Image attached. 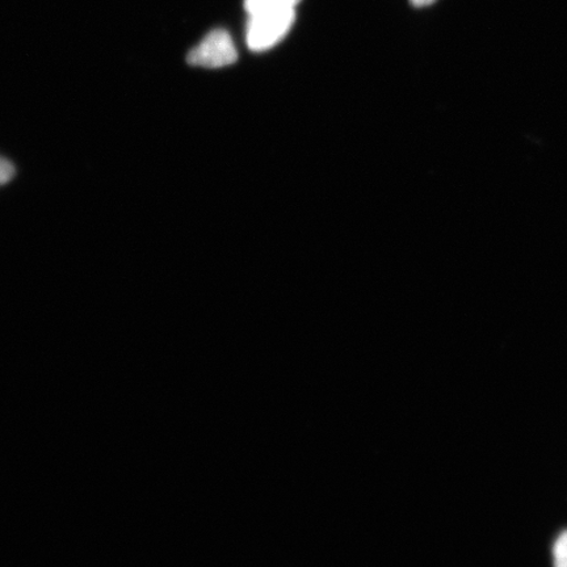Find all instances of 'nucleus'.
I'll return each instance as SVG.
<instances>
[{
    "label": "nucleus",
    "instance_id": "423d86ee",
    "mask_svg": "<svg viewBox=\"0 0 567 567\" xmlns=\"http://www.w3.org/2000/svg\"><path fill=\"white\" fill-rule=\"evenodd\" d=\"M436 0H411V4L414 7H427L434 4Z\"/></svg>",
    "mask_w": 567,
    "mask_h": 567
},
{
    "label": "nucleus",
    "instance_id": "f03ea898",
    "mask_svg": "<svg viewBox=\"0 0 567 567\" xmlns=\"http://www.w3.org/2000/svg\"><path fill=\"white\" fill-rule=\"evenodd\" d=\"M238 60V52L231 35L224 30L210 32L200 44L188 54V63L205 69H219L233 65Z\"/></svg>",
    "mask_w": 567,
    "mask_h": 567
},
{
    "label": "nucleus",
    "instance_id": "20e7f679",
    "mask_svg": "<svg viewBox=\"0 0 567 567\" xmlns=\"http://www.w3.org/2000/svg\"><path fill=\"white\" fill-rule=\"evenodd\" d=\"M553 556H555V567H567V530L558 537L553 548Z\"/></svg>",
    "mask_w": 567,
    "mask_h": 567
},
{
    "label": "nucleus",
    "instance_id": "f257e3e1",
    "mask_svg": "<svg viewBox=\"0 0 567 567\" xmlns=\"http://www.w3.org/2000/svg\"><path fill=\"white\" fill-rule=\"evenodd\" d=\"M296 20V9L275 10L248 17L246 41L252 52H266L286 38Z\"/></svg>",
    "mask_w": 567,
    "mask_h": 567
},
{
    "label": "nucleus",
    "instance_id": "7ed1b4c3",
    "mask_svg": "<svg viewBox=\"0 0 567 567\" xmlns=\"http://www.w3.org/2000/svg\"><path fill=\"white\" fill-rule=\"evenodd\" d=\"M300 2L301 0H245V10L250 17L265 11L296 9Z\"/></svg>",
    "mask_w": 567,
    "mask_h": 567
},
{
    "label": "nucleus",
    "instance_id": "39448f33",
    "mask_svg": "<svg viewBox=\"0 0 567 567\" xmlns=\"http://www.w3.org/2000/svg\"><path fill=\"white\" fill-rule=\"evenodd\" d=\"M13 176H16V167H13L10 161L0 157V187L10 183Z\"/></svg>",
    "mask_w": 567,
    "mask_h": 567
}]
</instances>
